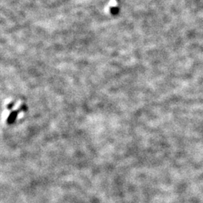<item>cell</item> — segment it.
I'll return each mask as SVG.
<instances>
[]
</instances>
